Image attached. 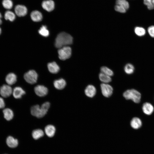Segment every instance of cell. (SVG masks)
Instances as JSON below:
<instances>
[{"label":"cell","mask_w":154,"mask_h":154,"mask_svg":"<svg viewBox=\"0 0 154 154\" xmlns=\"http://www.w3.org/2000/svg\"><path fill=\"white\" fill-rule=\"evenodd\" d=\"M73 40V38L70 34L64 32H61L56 38L55 46L56 47L60 48L71 44Z\"/></svg>","instance_id":"1"},{"label":"cell","mask_w":154,"mask_h":154,"mask_svg":"<svg viewBox=\"0 0 154 154\" xmlns=\"http://www.w3.org/2000/svg\"><path fill=\"white\" fill-rule=\"evenodd\" d=\"M124 97L127 100H131L136 103H139L141 100V95L137 90L131 89L126 90L123 94Z\"/></svg>","instance_id":"2"},{"label":"cell","mask_w":154,"mask_h":154,"mask_svg":"<svg viewBox=\"0 0 154 154\" xmlns=\"http://www.w3.org/2000/svg\"><path fill=\"white\" fill-rule=\"evenodd\" d=\"M115 6V10L118 12L124 13L129 7V4L126 0H117Z\"/></svg>","instance_id":"3"},{"label":"cell","mask_w":154,"mask_h":154,"mask_svg":"<svg viewBox=\"0 0 154 154\" xmlns=\"http://www.w3.org/2000/svg\"><path fill=\"white\" fill-rule=\"evenodd\" d=\"M58 57L62 60L69 58L72 54V49L68 46H65L60 48L58 51Z\"/></svg>","instance_id":"4"},{"label":"cell","mask_w":154,"mask_h":154,"mask_svg":"<svg viewBox=\"0 0 154 154\" xmlns=\"http://www.w3.org/2000/svg\"><path fill=\"white\" fill-rule=\"evenodd\" d=\"M38 75L34 70H30L25 73L24 78L25 80L28 83L33 84L37 81Z\"/></svg>","instance_id":"5"},{"label":"cell","mask_w":154,"mask_h":154,"mask_svg":"<svg viewBox=\"0 0 154 154\" xmlns=\"http://www.w3.org/2000/svg\"><path fill=\"white\" fill-rule=\"evenodd\" d=\"M102 93L106 97H109L113 93V88L110 85L106 83H102L100 85Z\"/></svg>","instance_id":"6"},{"label":"cell","mask_w":154,"mask_h":154,"mask_svg":"<svg viewBox=\"0 0 154 154\" xmlns=\"http://www.w3.org/2000/svg\"><path fill=\"white\" fill-rule=\"evenodd\" d=\"M12 88L9 85L4 84L0 88V94L3 97L10 96L13 92Z\"/></svg>","instance_id":"7"},{"label":"cell","mask_w":154,"mask_h":154,"mask_svg":"<svg viewBox=\"0 0 154 154\" xmlns=\"http://www.w3.org/2000/svg\"><path fill=\"white\" fill-rule=\"evenodd\" d=\"M31 113L33 116L38 118L42 117L45 115L38 105H35L31 107Z\"/></svg>","instance_id":"8"},{"label":"cell","mask_w":154,"mask_h":154,"mask_svg":"<svg viewBox=\"0 0 154 154\" xmlns=\"http://www.w3.org/2000/svg\"><path fill=\"white\" fill-rule=\"evenodd\" d=\"M34 91L36 94L39 97H44L46 96L48 92L47 87L42 85H37L34 88Z\"/></svg>","instance_id":"9"},{"label":"cell","mask_w":154,"mask_h":154,"mask_svg":"<svg viewBox=\"0 0 154 154\" xmlns=\"http://www.w3.org/2000/svg\"><path fill=\"white\" fill-rule=\"evenodd\" d=\"M14 11L15 15L18 17H21L26 15L27 13V9L25 6L18 4L15 7Z\"/></svg>","instance_id":"10"},{"label":"cell","mask_w":154,"mask_h":154,"mask_svg":"<svg viewBox=\"0 0 154 154\" xmlns=\"http://www.w3.org/2000/svg\"><path fill=\"white\" fill-rule=\"evenodd\" d=\"M42 8L48 12L52 11L54 8V3L52 0H47L43 1L42 3Z\"/></svg>","instance_id":"11"},{"label":"cell","mask_w":154,"mask_h":154,"mask_svg":"<svg viewBox=\"0 0 154 154\" xmlns=\"http://www.w3.org/2000/svg\"><path fill=\"white\" fill-rule=\"evenodd\" d=\"M142 109L143 112L145 114L149 115L153 112L154 108L153 106L151 103L146 102L143 104Z\"/></svg>","instance_id":"12"},{"label":"cell","mask_w":154,"mask_h":154,"mask_svg":"<svg viewBox=\"0 0 154 154\" xmlns=\"http://www.w3.org/2000/svg\"><path fill=\"white\" fill-rule=\"evenodd\" d=\"M13 95L16 99H20L25 94V90L20 87H15L13 90Z\"/></svg>","instance_id":"13"},{"label":"cell","mask_w":154,"mask_h":154,"mask_svg":"<svg viewBox=\"0 0 154 154\" xmlns=\"http://www.w3.org/2000/svg\"><path fill=\"white\" fill-rule=\"evenodd\" d=\"M84 92L87 96L90 98H92L96 94V89L94 86L89 85L86 88Z\"/></svg>","instance_id":"14"},{"label":"cell","mask_w":154,"mask_h":154,"mask_svg":"<svg viewBox=\"0 0 154 154\" xmlns=\"http://www.w3.org/2000/svg\"><path fill=\"white\" fill-rule=\"evenodd\" d=\"M66 84L65 80L62 78L56 80L53 82L54 87L59 90L63 89L66 86Z\"/></svg>","instance_id":"15"},{"label":"cell","mask_w":154,"mask_h":154,"mask_svg":"<svg viewBox=\"0 0 154 154\" xmlns=\"http://www.w3.org/2000/svg\"><path fill=\"white\" fill-rule=\"evenodd\" d=\"M6 143L9 147L12 148L17 147L18 145V140L11 136H9L7 137Z\"/></svg>","instance_id":"16"},{"label":"cell","mask_w":154,"mask_h":154,"mask_svg":"<svg viewBox=\"0 0 154 154\" xmlns=\"http://www.w3.org/2000/svg\"><path fill=\"white\" fill-rule=\"evenodd\" d=\"M49 71L52 74H56L58 72L60 68L58 65L54 62L49 63L47 64Z\"/></svg>","instance_id":"17"},{"label":"cell","mask_w":154,"mask_h":154,"mask_svg":"<svg viewBox=\"0 0 154 154\" xmlns=\"http://www.w3.org/2000/svg\"><path fill=\"white\" fill-rule=\"evenodd\" d=\"M5 81L9 85L15 84L17 81V77L15 74L13 73L8 74L5 78Z\"/></svg>","instance_id":"18"},{"label":"cell","mask_w":154,"mask_h":154,"mask_svg":"<svg viewBox=\"0 0 154 154\" xmlns=\"http://www.w3.org/2000/svg\"><path fill=\"white\" fill-rule=\"evenodd\" d=\"M130 124L132 128L135 129H137L141 126L142 122L140 119L135 117H133L131 119Z\"/></svg>","instance_id":"19"},{"label":"cell","mask_w":154,"mask_h":154,"mask_svg":"<svg viewBox=\"0 0 154 154\" xmlns=\"http://www.w3.org/2000/svg\"><path fill=\"white\" fill-rule=\"evenodd\" d=\"M44 131L46 135L49 137H53L55 133L56 128L52 125H48L45 127Z\"/></svg>","instance_id":"20"},{"label":"cell","mask_w":154,"mask_h":154,"mask_svg":"<svg viewBox=\"0 0 154 154\" xmlns=\"http://www.w3.org/2000/svg\"><path fill=\"white\" fill-rule=\"evenodd\" d=\"M30 15L31 19L34 22H39L42 20V13L37 10L33 11L31 13Z\"/></svg>","instance_id":"21"},{"label":"cell","mask_w":154,"mask_h":154,"mask_svg":"<svg viewBox=\"0 0 154 154\" xmlns=\"http://www.w3.org/2000/svg\"><path fill=\"white\" fill-rule=\"evenodd\" d=\"M4 17L5 20L11 22L14 21L16 18L15 13L10 10L6 11L4 13Z\"/></svg>","instance_id":"22"},{"label":"cell","mask_w":154,"mask_h":154,"mask_svg":"<svg viewBox=\"0 0 154 154\" xmlns=\"http://www.w3.org/2000/svg\"><path fill=\"white\" fill-rule=\"evenodd\" d=\"M3 113L5 118L7 121L11 120L13 118L14 114L13 111L9 108L4 109Z\"/></svg>","instance_id":"23"},{"label":"cell","mask_w":154,"mask_h":154,"mask_svg":"<svg viewBox=\"0 0 154 154\" xmlns=\"http://www.w3.org/2000/svg\"><path fill=\"white\" fill-rule=\"evenodd\" d=\"M1 4L3 7L7 10L11 9L13 6V3L12 0H2Z\"/></svg>","instance_id":"24"},{"label":"cell","mask_w":154,"mask_h":154,"mask_svg":"<svg viewBox=\"0 0 154 154\" xmlns=\"http://www.w3.org/2000/svg\"><path fill=\"white\" fill-rule=\"evenodd\" d=\"M44 132L41 129H37L34 130L32 133V136L35 140H37L43 136Z\"/></svg>","instance_id":"25"},{"label":"cell","mask_w":154,"mask_h":154,"mask_svg":"<svg viewBox=\"0 0 154 154\" xmlns=\"http://www.w3.org/2000/svg\"><path fill=\"white\" fill-rule=\"evenodd\" d=\"M99 77L100 80L104 83L107 84L112 81L110 76L102 72L100 73Z\"/></svg>","instance_id":"26"},{"label":"cell","mask_w":154,"mask_h":154,"mask_svg":"<svg viewBox=\"0 0 154 154\" xmlns=\"http://www.w3.org/2000/svg\"><path fill=\"white\" fill-rule=\"evenodd\" d=\"M134 31L135 34L137 35L139 37L144 36L146 33V31L144 28L140 27H135Z\"/></svg>","instance_id":"27"},{"label":"cell","mask_w":154,"mask_h":154,"mask_svg":"<svg viewBox=\"0 0 154 154\" xmlns=\"http://www.w3.org/2000/svg\"><path fill=\"white\" fill-rule=\"evenodd\" d=\"M134 66L130 63L127 64L124 68L125 72L127 74H132L134 70Z\"/></svg>","instance_id":"28"},{"label":"cell","mask_w":154,"mask_h":154,"mask_svg":"<svg viewBox=\"0 0 154 154\" xmlns=\"http://www.w3.org/2000/svg\"><path fill=\"white\" fill-rule=\"evenodd\" d=\"M38 32L40 35L44 37H47L49 34V31L47 29L46 26L45 25H42Z\"/></svg>","instance_id":"29"},{"label":"cell","mask_w":154,"mask_h":154,"mask_svg":"<svg viewBox=\"0 0 154 154\" xmlns=\"http://www.w3.org/2000/svg\"><path fill=\"white\" fill-rule=\"evenodd\" d=\"M101 72L110 76L114 75L113 71L108 67L105 66L102 67L100 68Z\"/></svg>","instance_id":"30"},{"label":"cell","mask_w":154,"mask_h":154,"mask_svg":"<svg viewBox=\"0 0 154 154\" xmlns=\"http://www.w3.org/2000/svg\"><path fill=\"white\" fill-rule=\"evenodd\" d=\"M50 106V103L47 102L43 103L40 107L42 112L45 115L46 114Z\"/></svg>","instance_id":"31"},{"label":"cell","mask_w":154,"mask_h":154,"mask_svg":"<svg viewBox=\"0 0 154 154\" xmlns=\"http://www.w3.org/2000/svg\"><path fill=\"white\" fill-rule=\"evenodd\" d=\"M143 3L149 9H154V0H143Z\"/></svg>","instance_id":"32"},{"label":"cell","mask_w":154,"mask_h":154,"mask_svg":"<svg viewBox=\"0 0 154 154\" xmlns=\"http://www.w3.org/2000/svg\"><path fill=\"white\" fill-rule=\"evenodd\" d=\"M147 31L149 35L154 38V25L149 26L148 28Z\"/></svg>","instance_id":"33"},{"label":"cell","mask_w":154,"mask_h":154,"mask_svg":"<svg viewBox=\"0 0 154 154\" xmlns=\"http://www.w3.org/2000/svg\"><path fill=\"white\" fill-rule=\"evenodd\" d=\"M5 106V103L3 99L0 97V109L4 108Z\"/></svg>","instance_id":"34"},{"label":"cell","mask_w":154,"mask_h":154,"mask_svg":"<svg viewBox=\"0 0 154 154\" xmlns=\"http://www.w3.org/2000/svg\"><path fill=\"white\" fill-rule=\"evenodd\" d=\"M2 14L0 12V25H1L2 23Z\"/></svg>","instance_id":"35"},{"label":"cell","mask_w":154,"mask_h":154,"mask_svg":"<svg viewBox=\"0 0 154 154\" xmlns=\"http://www.w3.org/2000/svg\"><path fill=\"white\" fill-rule=\"evenodd\" d=\"M1 28L0 27V35L1 34Z\"/></svg>","instance_id":"36"},{"label":"cell","mask_w":154,"mask_h":154,"mask_svg":"<svg viewBox=\"0 0 154 154\" xmlns=\"http://www.w3.org/2000/svg\"></svg>","instance_id":"37"}]
</instances>
